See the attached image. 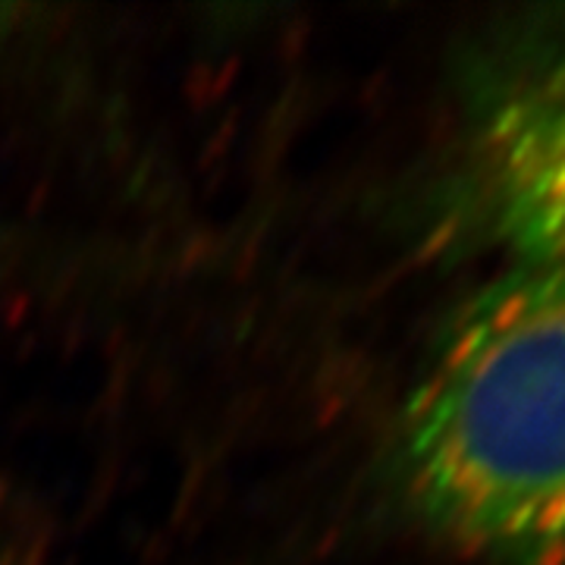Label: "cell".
I'll return each mask as SVG.
<instances>
[{
  "label": "cell",
  "mask_w": 565,
  "mask_h": 565,
  "mask_svg": "<svg viewBox=\"0 0 565 565\" xmlns=\"http://www.w3.org/2000/svg\"><path fill=\"white\" fill-rule=\"evenodd\" d=\"M430 522L497 565H565V258L515 264L459 315L403 427Z\"/></svg>",
  "instance_id": "obj_1"
},
{
  "label": "cell",
  "mask_w": 565,
  "mask_h": 565,
  "mask_svg": "<svg viewBox=\"0 0 565 565\" xmlns=\"http://www.w3.org/2000/svg\"><path fill=\"white\" fill-rule=\"evenodd\" d=\"M481 226L515 264L565 258V7L531 20L475 122Z\"/></svg>",
  "instance_id": "obj_2"
}]
</instances>
